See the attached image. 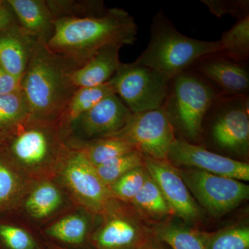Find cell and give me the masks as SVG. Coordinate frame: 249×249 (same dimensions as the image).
Segmentation results:
<instances>
[{"mask_svg": "<svg viewBox=\"0 0 249 249\" xmlns=\"http://www.w3.org/2000/svg\"><path fill=\"white\" fill-rule=\"evenodd\" d=\"M54 26L53 35L47 43L49 49L78 67L106 46L133 45L138 31L134 18L119 8L108 9L101 17L56 19Z\"/></svg>", "mask_w": 249, "mask_h": 249, "instance_id": "1", "label": "cell"}, {"mask_svg": "<svg viewBox=\"0 0 249 249\" xmlns=\"http://www.w3.org/2000/svg\"><path fill=\"white\" fill-rule=\"evenodd\" d=\"M76 68L70 59L52 52L45 42L37 41L20 84L30 117L58 122L78 89L71 79V72Z\"/></svg>", "mask_w": 249, "mask_h": 249, "instance_id": "2", "label": "cell"}, {"mask_svg": "<svg viewBox=\"0 0 249 249\" xmlns=\"http://www.w3.org/2000/svg\"><path fill=\"white\" fill-rule=\"evenodd\" d=\"M220 52L219 41L196 40L184 36L160 12L154 18L146 49L134 62L174 77L201 58Z\"/></svg>", "mask_w": 249, "mask_h": 249, "instance_id": "3", "label": "cell"}, {"mask_svg": "<svg viewBox=\"0 0 249 249\" xmlns=\"http://www.w3.org/2000/svg\"><path fill=\"white\" fill-rule=\"evenodd\" d=\"M222 96L202 76L186 70L173 77L163 107L173 127L178 126L195 142L200 136L208 112Z\"/></svg>", "mask_w": 249, "mask_h": 249, "instance_id": "4", "label": "cell"}, {"mask_svg": "<svg viewBox=\"0 0 249 249\" xmlns=\"http://www.w3.org/2000/svg\"><path fill=\"white\" fill-rule=\"evenodd\" d=\"M173 77L136 62L122 63L109 80L132 114L163 107Z\"/></svg>", "mask_w": 249, "mask_h": 249, "instance_id": "5", "label": "cell"}, {"mask_svg": "<svg viewBox=\"0 0 249 249\" xmlns=\"http://www.w3.org/2000/svg\"><path fill=\"white\" fill-rule=\"evenodd\" d=\"M192 196L211 215L220 217L248 199L249 187L235 178L177 167Z\"/></svg>", "mask_w": 249, "mask_h": 249, "instance_id": "6", "label": "cell"}, {"mask_svg": "<svg viewBox=\"0 0 249 249\" xmlns=\"http://www.w3.org/2000/svg\"><path fill=\"white\" fill-rule=\"evenodd\" d=\"M112 137L124 139L142 155L158 160H167L176 139L163 107L132 114L124 128Z\"/></svg>", "mask_w": 249, "mask_h": 249, "instance_id": "7", "label": "cell"}, {"mask_svg": "<svg viewBox=\"0 0 249 249\" xmlns=\"http://www.w3.org/2000/svg\"><path fill=\"white\" fill-rule=\"evenodd\" d=\"M213 112L211 138L227 151L247 154L249 146V98L222 96L210 109Z\"/></svg>", "mask_w": 249, "mask_h": 249, "instance_id": "8", "label": "cell"}, {"mask_svg": "<svg viewBox=\"0 0 249 249\" xmlns=\"http://www.w3.org/2000/svg\"><path fill=\"white\" fill-rule=\"evenodd\" d=\"M145 167L158 185L173 216L190 227L202 220L201 207L192 196L176 166L168 160L145 156Z\"/></svg>", "mask_w": 249, "mask_h": 249, "instance_id": "9", "label": "cell"}, {"mask_svg": "<svg viewBox=\"0 0 249 249\" xmlns=\"http://www.w3.org/2000/svg\"><path fill=\"white\" fill-rule=\"evenodd\" d=\"M167 160L176 167L195 168L239 181L249 180V163L214 153L184 139H175Z\"/></svg>", "mask_w": 249, "mask_h": 249, "instance_id": "10", "label": "cell"}, {"mask_svg": "<svg viewBox=\"0 0 249 249\" xmlns=\"http://www.w3.org/2000/svg\"><path fill=\"white\" fill-rule=\"evenodd\" d=\"M65 182L90 209L106 213L111 209L113 197L109 188L101 181L95 167L82 151L69 156L63 170Z\"/></svg>", "mask_w": 249, "mask_h": 249, "instance_id": "11", "label": "cell"}, {"mask_svg": "<svg viewBox=\"0 0 249 249\" xmlns=\"http://www.w3.org/2000/svg\"><path fill=\"white\" fill-rule=\"evenodd\" d=\"M132 115L124 101L113 93L80 116L71 126L84 138H105L115 135L124 128Z\"/></svg>", "mask_w": 249, "mask_h": 249, "instance_id": "12", "label": "cell"}, {"mask_svg": "<svg viewBox=\"0 0 249 249\" xmlns=\"http://www.w3.org/2000/svg\"><path fill=\"white\" fill-rule=\"evenodd\" d=\"M54 123L29 117L14 129L17 130L11 140V155L19 163L34 166L45 162L53 151L54 135L50 127Z\"/></svg>", "mask_w": 249, "mask_h": 249, "instance_id": "13", "label": "cell"}, {"mask_svg": "<svg viewBox=\"0 0 249 249\" xmlns=\"http://www.w3.org/2000/svg\"><path fill=\"white\" fill-rule=\"evenodd\" d=\"M151 225L137 213L111 216L93 237L96 249H140L151 238Z\"/></svg>", "mask_w": 249, "mask_h": 249, "instance_id": "14", "label": "cell"}, {"mask_svg": "<svg viewBox=\"0 0 249 249\" xmlns=\"http://www.w3.org/2000/svg\"><path fill=\"white\" fill-rule=\"evenodd\" d=\"M217 54L196 62V71L205 79L217 85L224 96H247L249 88L248 71L240 62L225 56H217Z\"/></svg>", "mask_w": 249, "mask_h": 249, "instance_id": "15", "label": "cell"}, {"mask_svg": "<svg viewBox=\"0 0 249 249\" xmlns=\"http://www.w3.org/2000/svg\"><path fill=\"white\" fill-rule=\"evenodd\" d=\"M37 41L19 24L0 32V67L21 80Z\"/></svg>", "mask_w": 249, "mask_h": 249, "instance_id": "16", "label": "cell"}, {"mask_svg": "<svg viewBox=\"0 0 249 249\" xmlns=\"http://www.w3.org/2000/svg\"><path fill=\"white\" fill-rule=\"evenodd\" d=\"M123 46L109 45L103 47L83 66L71 72L72 83L77 88L106 84L115 74L121 65L119 52Z\"/></svg>", "mask_w": 249, "mask_h": 249, "instance_id": "17", "label": "cell"}, {"mask_svg": "<svg viewBox=\"0 0 249 249\" xmlns=\"http://www.w3.org/2000/svg\"><path fill=\"white\" fill-rule=\"evenodd\" d=\"M19 25L47 43L55 31L54 18L46 0H8Z\"/></svg>", "mask_w": 249, "mask_h": 249, "instance_id": "18", "label": "cell"}, {"mask_svg": "<svg viewBox=\"0 0 249 249\" xmlns=\"http://www.w3.org/2000/svg\"><path fill=\"white\" fill-rule=\"evenodd\" d=\"M150 225L154 237L170 249H206L201 231L183 222H175L170 217Z\"/></svg>", "mask_w": 249, "mask_h": 249, "instance_id": "19", "label": "cell"}, {"mask_svg": "<svg viewBox=\"0 0 249 249\" xmlns=\"http://www.w3.org/2000/svg\"><path fill=\"white\" fill-rule=\"evenodd\" d=\"M130 204L134 211L150 224L163 222L173 216L160 188L150 175Z\"/></svg>", "mask_w": 249, "mask_h": 249, "instance_id": "20", "label": "cell"}, {"mask_svg": "<svg viewBox=\"0 0 249 249\" xmlns=\"http://www.w3.org/2000/svg\"><path fill=\"white\" fill-rule=\"evenodd\" d=\"M116 93L109 82L96 87L80 88L73 93L58 122L71 124L103 98Z\"/></svg>", "mask_w": 249, "mask_h": 249, "instance_id": "21", "label": "cell"}, {"mask_svg": "<svg viewBox=\"0 0 249 249\" xmlns=\"http://www.w3.org/2000/svg\"><path fill=\"white\" fill-rule=\"evenodd\" d=\"M220 54L237 62L245 61L249 55V16L239 19L233 27L223 32Z\"/></svg>", "mask_w": 249, "mask_h": 249, "instance_id": "22", "label": "cell"}, {"mask_svg": "<svg viewBox=\"0 0 249 249\" xmlns=\"http://www.w3.org/2000/svg\"><path fill=\"white\" fill-rule=\"evenodd\" d=\"M134 150V147L124 139L109 137L91 140L80 151L83 152L93 166L96 168Z\"/></svg>", "mask_w": 249, "mask_h": 249, "instance_id": "23", "label": "cell"}, {"mask_svg": "<svg viewBox=\"0 0 249 249\" xmlns=\"http://www.w3.org/2000/svg\"><path fill=\"white\" fill-rule=\"evenodd\" d=\"M54 19L101 17L107 9L101 0H46Z\"/></svg>", "mask_w": 249, "mask_h": 249, "instance_id": "24", "label": "cell"}, {"mask_svg": "<svg viewBox=\"0 0 249 249\" xmlns=\"http://www.w3.org/2000/svg\"><path fill=\"white\" fill-rule=\"evenodd\" d=\"M201 233L206 249H249V226L234 225Z\"/></svg>", "mask_w": 249, "mask_h": 249, "instance_id": "25", "label": "cell"}, {"mask_svg": "<svg viewBox=\"0 0 249 249\" xmlns=\"http://www.w3.org/2000/svg\"><path fill=\"white\" fill-rule=\"evenodd\" d=\"M145 165V155L134 150L95 168L98 176L107 187L131 170Z\"/></svg>", "mask_w": 249, "mask_h": 249, "instance_id": "26", "label": "cell"}, {"mask_svg": "<svg viewBox=\"0 0 249 249\" xmlns=\"http://www.w3.org/2000/svg\"><path fill=\"white\" fill-rule=\"evenodd\" d=\"M62 197L58 188L52 183H45L33 191L26 202V208L32 217H47L61 204Z\"/></svg>", "mask_w": 249, "mask_h": 249, "instance_id": "27", "label": "cell"}, {"mask_svg": "<svg viewBox=\"0 0 249 249\" xmlns=\"http://www.w3.org/2000/svg\"><path fill=\"white\" fill-rule=\"evenodd\" d=\"M88 222L79 215H70L55 222L47 230L52 238L71 245L83 244L88 232Z\"/></svg>", "mask_w": 249, "mask_h": 249, "instance_id": "28", "label": "cell"}, {"mask_svg": "<svg viewBox=\"0 0 249 249\" xmlns=\"http://www.w3.org/2000/svg\"><path fill=\"white\" fill-rule=\"evenodd\" d=\"M29 116L21 89L0 96V129H14Z\"/></svg>", "mask_w": 249, "mask_h": 249, "instance_id": "29", "label": "cell"}, {"mask_svg": "<svg viewBox=\"0 0 249 249\" xmlns=\"http://www.w3.org/2000/svg\"><path fill=\"white\" fill-rule=\"evenodd\" d=\"M145 165L131 170L108 188L113 198L130 203L138 194L148 178Z\"/></svg>", "mask_w": 249, "mask_h": 249, "instance_id": "30", "label": "cell"}, {"mask_svg": "<svg viewBox=\"0 0 249 249\" xmlns=\"http://www.w3.org/2000/svg\"><path fill=\"white\" fill-rule=\"evenodd\" d=\"M0 237L9 249H36V244L25 231L14 226L1 224Z\"/></svg>", "mask_w": 249, "mask_h": 249, "instance_id": "31", "label": "cell"}, {"mask_svg": "<svg viewBox=\"0 0 249 249\" xmlns=\"http://www.w3.org/2000/svg\"><path fill=\"white\" fill-rule=\"evenodd\" d=\"M202 3L207 6L211 12L217 17L230 14L239 18L246 17L249 15V1L247 0L239 1H224V0H202Z\"/></svg>", "mask_w": 249, "mask_h": 249, "instance_id": "32", "label": "cell"}, {"mask_svg": "<svg viewBox=\"0 0 249 249\" xmlns=\"http://www.w3.org/2000/svg\"><path fill=\"white\" fill-rule=\"evenodd\" d=\"M17 189V180L12 170L0 160V208L12 199Z\"/></svg>", "mask_w": 249, "mask_h": 249, "instance_id": "33", "label": "cell"}, {"mask_svg": "<svg viewBox=\"0 0 249 249\" xmlns=\"http://www.w3.org/2000/svg\"><path fill=\"white\" fill-rule=\"evenodd\" d=\"M21 80L11 76L0 67V96L15 92L21 89Z\"/></svg>", "mask_w": 249, "mask_h": 249, "instance_id": "34", "label": "cell"}, {"mask_svg": "<svg viewBox=\"0 0 249 249\" xmlns=\"http://www.w3.org/2000/svg\"><path fill=\"white\" fill-rule=\"evenodd\" d=\"M18 24L12 9L6 1L0 2V32L14 24Z\"/></svg>", "mask_w": 249, "mask_h": 249, "instance_id": "35", "label": "cell"}, {"mask_svg": "<svg viewBox=\"0 0 249 249\" xmlns=\"http://www.w3.org/2000/svg\"><path fill=\"white\" fill-rule=\"evenodd\" d=\"M140 249H170L163 242H160L155 238L152 235L146 243Z\"/></svg>", "mask_w": 249, "mask_h": 249, "instance_id": "36", "label": "cell"}, {"mask_svg": "<svg viewBox=\"0 0 249 249\" xmlns=\"http://www.w3.org/2000/svg\"><path fill=\"white\" fill-rule=\"evenodd\" d=\"M1 136H2V134H1V132H0V138H1Z\"/></svg>", "mask_w": 249, "mask_h": 249, "instance_id": "37", "label": "cell"}, {"mask_svg": "<svg viewBox=\"0 0 249 249\" xmlns=\"http://www.w3.org/2000/svg\"><path fill=\"white\" fill-rule=\"evenodd\" d=\"M0 2H1V1H0Z\"/></svg>", "mask_w": 249, "mask_h": 249, "instance_id": "38", "label": "cell"}, {"mask_svg": "<svg viewBox=\"0 0 249 249\" xmlns=\"http://www.w3.org/2000/svg\"></svg>", "mask_w": 249, "mask_h": 249, "instance_id": "39", "label": "cell"}]
</instances>
